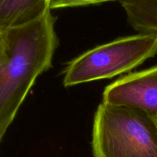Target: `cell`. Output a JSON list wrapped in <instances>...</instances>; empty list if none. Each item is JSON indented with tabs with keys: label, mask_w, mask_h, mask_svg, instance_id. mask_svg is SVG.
<instances>
[{
	"label": "cell",
	"mask_w": 157,
	"mask_h": 157,
	"mask_svg": "<svg viewBox=\"0 0 157 157\" xmlns=\"http://www.w3.org/2000/svg\"><path fill=\"white\" fill-rule=\"evenodd\" d=\"M92 149L94 157H157V118L103 102L95 112Z\"/></svg>",
	"instance_id": "obj_2"
},
{
	"label": "cell",
	"mask_w": 157,
	"mask_h": 157,
	"mask_svg": "<svg viewBox=\"0 0 157 157\" xmlns=\"http://www.w3.org/2000/svg\"><path fill=\"white\" fill-rule=\"evenodd\" d=\"M48 11L30 23L3 32L0 55V139L39 75L48 70L58 44Z\"/></svg>",
	"instance_id": "obj_1"
},
{
	"label": "cell",
	"mask_w": 157,
	"mask_h": 157,
	"mask_svg": "<svg viewBox=\"0 0 157 157\" xmlns=\"http://www.w3.org/2000/svg\"><path fill=\"white\" fill-rule=\"evenodd\" d=\"M121 3L135 30L157 34V0H121Z\"/></svg>",
	"instance_id": "obj_6"
},
{
	"label": "cell",
	"mask_w": 157,
	"mask_h": 157,
	"mask_svg": "<svg viewBox=\"0 0 157 157\" xmlns=\"http://www.w3.org/2000/svg\"><path fill=\"white\" fill-rule=\"evenodd\" d=\"M3 42H4V38H3V33H0V55H1L2 50Z\"/></svg>",
	"instance_id": "obj_8"
},
{
	"label": "cell",
	"mask_w": 157,
	"mask_h": 157,
	"mask_svg": "<svg viewBox=\"0 0 157 157\" xmlns=\"http://www.w3.org/2000/svg\"><path fill=\"white\" fill-rule=\"evenodd\" d=\"M0 142H1V139H0Z\"/></svg>",
	"instance_id": "obj_9"
},
{
	"label": "cell",
	"mask_w": 157,
	"mask_h": 157,
	"mask_svg": "<svg viewBox=\"0 0 157 157\" xmlns=\"http://www.w3.org/2000/svg\"><path fill=\"white\" fill-rule=\"evenodd\" d=\"M48 11L49 0H0V33L32 22Z\"/></svg>",
	"instance_id": "obj_5"
},
{
	"label": "cell",
	"mask_w": 157,
	"mask_h": 157,
	"mask_svg": "<svg viewBox=\"0 0 157 157\" xmlns=\"http://www.w3.org/2000/svg\"><path fill=\"white\" fill-rule=\"evenodd\" d=\"M111 1H117V0H49V9L52 10V9H61V8L99 4V3Z\"/></svg>",
	"instance_id": "obj_7"
},
{
	"label": "cell",
	"mask_w": 157,
	"mask_h": 157,
	"mask_svg": "<svg viewBox=\"0 0 157 157\" xmlns=\"http://www.w3.org/2000/svg\"><path fill=\"white\" fill-rule=\"evenodd\" d=\"M103 102L134 108L157 118V66L109 85L103 93Z\"/></svg>",
	"instance_id": "obj_4"
},
{
	"label": "cell",
	"mask_w": 157,
	"mask_h": 157,
	"mask_svg": "<svg viewBox=\"0 0 157 157\" xmlns=\"http://www.w3.org/2000/svg\"><path fill=\"white\" fill-rule=\"evenodd\" d=\"M157 53V34L139 33L97 46L72 60L64 76L65 87L110 78L131 71Z\"/></svg>",
	"instance_id": "obj_3"
}]
</instances>
